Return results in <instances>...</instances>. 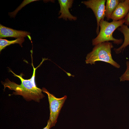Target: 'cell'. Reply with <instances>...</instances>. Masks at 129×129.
<instances>
[{
	"mask_svg": "<svg viewBox=\"0 0 129 129\" xmlns=\"http://www.w3.org/2000/svg\"><path fill=\"white\" fill-rule=\"evenodd\" d=\"M10 71L13 73L14 76L18 77L20 80L21 83L20 85L18 84L13 81H11L8 78L5 80V82H1L4 86V91L6 88H8L9 89L15 91L13 92L12 94L9 95H20L22 96L27 101L33 100L38 102L45 97L42 93V89L37 87H34L29 79H23L22 73L18 75L11 70Z\"/></svg>",
	"mask_w": 129,
	"mask_h": 129,
	"instance_id": "obj_1",
	"label": "cell"
},
{
	"mask_svg": "<svg viewBox=\"0 0 129 129\" xmlns=\"http://www.w3.org/2000/svg\"><path fill=\"white\" fill-rule=\"evenodd\" d=\"M121 1L118 0H107L105 7V16L108 20L111 19L113 13Z\"/></svg>",
	"mask_w": 129,
	"mask_h": 129,
	"instance_id": "obj_10",
	"label": "cell"
},
{
	"mask_svg": "<svg viewBox=\"0 0 129 129\" xmlns=\"http://www.w3.org/2000/svg\"><path fill=\"white\" fill-rule=\"evenodd\" d=\"M122 33L124 36V41L122 45L119 48H114V50L117 54L123 52L125 49L129 45V28L128 26L123 24L118 28Z\"/></svg>",
	"mask_w": 129,
	"mask_h": 129,
	"instance_id": "obj_9",
	"label": "cell"
},
{
	"mask_svg": "<svg viewBox=\"0 0 129 129\" xmlns=\"http://www.w3.org/2000/svg\"><path fill=\"white\" fill-rule=\"evenodd\" d=\"M24 38H17L16 39L12 40H8L5 39L0 38V51L4 48L12 44L15 43L19 44L22 47V43L24 42Z\"/></svg>",
	"mask_w": 129,
	"mask_h": 129,
	"instance_id": "obj_11",
	"label": "cell"
},
{
	"mask_svg": "<svg viewBox=\"0 0 129 129\" xmlns=\"http://www.w3.org/2000/svg\"><path fill=\"white\" fill-rule=\"evenodd\" d=\"M124 19L119 20L113 21L109 22L104 20H101L99 23L100 31L97 36L92 40L93 45L103 42L112 41L117 45L122 43L123 40L116 39L113 36L114 31L124 23Z\"/></svg>",
	"mask_w": 129,
	"mask_h": 129,
	"instance_id": "obj_3",
	"label": "cell"
},
{
	"mask_svg": "<svg viewBox=\"0 0 129 129\" xmlns=\"http://www.w3.org/2000/svg\"><path fill=\"white\" fill-rule=\"evenodd\" d=\"M128 0L129 2V0Z\"/></svg>",
	"mask_w": 129,
	"mask_h": 129,
	"instance_id": "obj_18",
	"label": "cell"
},
{
	"mask_svg": "<svg viewBox=\"0 0 129 129\" xmlns=\"http://www.w3.org/2000/svg\"><path fill=\"white\" fill-rule=\"evenodd\" d=\"M126 69L124 73L119 77L120 81H129V61L126 62Z\"/></svg>",
	"mask_w": 129,
	"mask_h": 129,
	"instance_id": "obj_14",
	"label": "cell"
},
{
	"mask_svg": "<svg viewBox=\"0 0 129 129\" xmlns=\"http://www.w3.org/2000/svg\"><path fill=\"white\" fill-rule=\"evenodd\" d=\"M42 91L48 95L49 105L50 114L49 119L51 122L50 128L55 126L61 109L63 106L67 96L65 95L61 98H57L50 93L45 88H43Z\"/></svg>",
	"mask_w": 129,
	"mask_h": 129,
	"instance_id": "obj_4",
	"label": "cell"
},
{
	"mask_svg": "<svg viewBox=\"0 0 129 129\" xmlns=\"http://www.w3.org/2000/svg\"><path fill=\"white\" fill-rule=\"evenodd\" d=\"M113 47L112 43L109 42L95 45L92 51L87 54L86 63L94 64L97 61H102L109 63L116 68H119L120 65L112 58L111 49Z\"/></svg>",
	"mask_w": 129,
	"mask_h": 129,
	"instance_id": "obj_2",
	"label": "cell"
},
{
	"mask_svg": "<svg viewBox=\"0 0 129 129\" xmlns=\"http://www.w3.org/2000/svg\"><path fill=\"white\" fill-rule=\"evenodd\" d=\"M30 33L28 32L15 30L0 24V38L8 37L18 38L28 36Z\"/></svg>",
	"mask_w": 129,
	"mask_h": 129,
	"instance_id": "obj_8",
	"label": "cell"
},
{
	"mask_svg": "<svg viewBox=\"0 0 129 129\" xmlns=\"http://www.w3.org/2000/svg\"><path fill=\"white\" fill-rule=\"evenodd\" d=\"M31 56L32 57V67H33V73L32 75V77L30 79H29L31 81V82L32 84L33 85V86L35 87H37L36 84V83L35 82V72H36V69L38 67L42 64V63L45 60H47V59H46L45 58L44 59H43L42 61V62L40 64H39V65L36 68H35L33 66V63H32V51H31Z\"/></svg>",
	"mask_w": 129,
	"mask_h": 129,
	"instance_id": "obj_13",
	"label": "cell"
},
{
	"mask_svg": "<svg viewBox=\"0 0 129 129\" xmlns=\"http://www.w3.org/2000/svg\"><path fill=\"white\" fill-rule=\"evenodd\" d=\"M106 1L105 0H89L82 2L87 7L91 9L94 13L97 21L96 32L97 35L99 32L100 22L104 20L105 16Z\"/></svg>",
	"mask_w": 129,
	"mask_h": 129,
	"instance_id": "obj_5",
	"label": "cell"
},
{
	"mask_svg": "<svg viewBox=\"0 0 129 129\" xmlns=\"http://www.w3.org/2000/svg\"><path fill=\"white\" fill-rule=\"evenodd\" d=\"M129 11V2L128 0H122L118 4L113 13L111 19L113 21H117L123 19Z\"/></svg>",
	"mask_w": 129,
	"mask_h": 129,
	"instance_id": "obj_7",
	"label": "cell"
},
{
	"mask_svg": "<svg viewBox=\"0 0 129 129\" xmlns=\"http://www.w3.org/2000/svg\"><path fill=\"white\" fill-rule=\"evenodd\" d=\"M127 59H129V58H127Z\"/></svg>",
	"mask_w": 129,
	"mask_h": 129,
	"instance_id": "obj_17",
	"label": "cell"
},
{
	"mask_svg": "<svg viewBox=\"0 0 129 129\" xmlns=\"http://www.w3.org/2000/svg\"><path fill=\"white\" fill-rule=\"evenodd\" d=\"M125 25L129 26V11L124 19Z\"/></svg>",
	"mask_w": 129,
	"mask_h": 129,
	"instance_id": "obj_15",
	"label": "cell"
},
{
	"mask_svg": "<svg viewBox=\"0 0 129 129\" xmlns=\"http://www.w3.org/2000/svg\"><path fill=\"white\" fill-rule=\"evenodd\" d=\"M60 6V10L58 17L59 19L63 18L65 20L76 21V16L72 15L70 13L69 9L72 7L74 0H58Z\"/></svg>",
	"mask_w": 129,
	"mask_h": 129,
	"instance_id": "obj_6",
	"label": "cell"
},
{
	"mask_svg": "<svg viewBox=\"0 0 129 129\" xmlns=\"http://www.w3.org/2000/svg\"><path fill=\"white\" fill-rule=\"evenodd\" d=\"M39 0H24L20 6L13 11L9 13V15L11 17H14L18 12L22 8L26 5H27L31 2L34 1Z\"/></svg>",
	"mask_w": 129,
	"mask_h": 129,
	"instance_id": "obj_12",
	"label": "cell"
},
{
	"mask_svg": "<svg viewBox=\"0 0 129 129\" xmlns=\"http://www.w3.org/2000/svg\"><path fill=\"white\" fill-rule=\"evenodd\" d=\"M51 122L49 119L48 121L47 124V126L43 129H49L50 128Z\"/></svg>",
	"mask_w": 129,
	"mask_h": 129,
	"instance_id": "obj_16",
	"label": "cell"
}]
</instances>
